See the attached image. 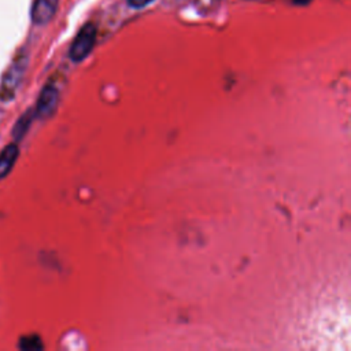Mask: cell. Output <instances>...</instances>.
I'll return each instance as SVG.
<instances>
[{
    "instance_id": "obj_2",
    "label": "cell",
    "mask_w": 351,
    "mask_h": 351,
    "mask_svg": "<svg viewBox=\"0 0 351 351\" xmlns=\"http://www.w3.org/2000/svg\"><path fill=\"white\" fill-rule=\"evenodd\" d=\"M25 69H26V56L19 55L18 58H15V60L12 62V64L8 67L7 73L4 74V78H3V82L0 86V99L1 100H10L14 96V93L22 80Z\"/></svg>"
},
{
    "instance_id": "obj_1",
    "label": "cell",
    "mask_w": 351,
    "mask_h": 351,
    "mask_svg": "<svg viewBox=\"0 0 351 351\" xmlns=\"http://www.w3.org/2000/svg\"><path fill=\"white\" fill-rule=\"evenodd\" d=\"M96 27L93 23L84 25L80 32L77 33L75 38L71 43L70 47V58L74 62L84 60L92 51L95 43H96Z\"/></svg>"
},
{
    "instance_id": "obj_4",
    "label": "cell",
    "mask_w": 351,
    "mask_h": 351,
    "mask_svg": "<svg viewBox=\"0 0 351 351\" xmlns=\"http://www.w3.org/2000/svg\"><path fill=\"white\" fill-rule=\"evenodd\" d=\"M59 0H34L32 7V19L37 25H45L48 23L56 10H58Z\"/></svg>"
},
{
    "instance_id": "obj_3",
    "label": "cell",
    "mask_w": 351,
    "mask_h": 351,
    "mask_svg": "<svg viewBox=\"0 0 351 351\" xmlns=\"http://www.w3.org/2000/svg\"><path fill=\"white\" fill-rule=\"evenodd\" d=\"M59 101V89L53 82H48L40 92L37 106H36V115L41 119H45L52 115Z\"/></svg>"
},
{
    "instance_id": "obj_6",
    "label": "cell",
    "mask_w": 351,
    "mask_h": 351,
    "mask_svg": "<svg viewBox=\"0 0 351 351\" xmlns=\"http://www.w3.org/2000/svg\"><path fill=\"white\" fill-rule=\"evenodd\" d=\"M32 118H33V112L32 111L26 112L23 117L19 118V121L16 122V125L14 128V133H12L16 140L21 138L27 132V129L30 126V122H32Z\"/></svg>"
},
{
    "instance_id": "obj_8",
    "label": "cell",
    "mask_w": 351,
    "mask_h": 351,
    "mask_svg": "<svg viewBox=\"0 0 351 351\" xmlns=\"http://www.w3.org/2000/svg\"><path fill=\"white\" fill-rule=\"evenodd\" d=\"M151 1H154V0H128V4L133 8H143L147 4H149Z\"/></svg>"
},
{
    "instance_id": "obj_9",
    "label": "cell",
    "mask_w": 351,
    "mask_h": 351,
    "mask_svg": "<svg viewBox=\"0 0 351 351\" xmlns=\"http://www.w3.org/2000/svg\"><path fill=\"white\" fill-rule=\"evenodd\" d=\"M296 4H299V5H306V4H308L311 0H293Z\"/></svg>"
},
{
    "instance_id": "obj_7",
    "label": "cell",
    "mask_w": 351,
    "mask_h": 351,
    "mask_svg": "<svg viewBox=\"0 0 351 351\" xmlns=\"http://www.w3.org/2000/svg\"><path fill=\"white\" fill-rule=\"evenodd\" d=\"M21 348L23 350H38L43 348V344L37 336H29L21 340Z\"/></svg>"
},
{
    "instance_id": "obj_5",
    "label": "cell",
    "mask_w": 351,
    "mask_h": 351,
    "mask_svg": "<svg viewBox=\"0 0 351 351\" xmlns=\"http://www.w3.org/2000/svg\"><path fill=\"white\" fill-rule=\"evenodd\" d=\"M18 154H19L18 145L14 143L8 144L5 148L1 149V152H0V180L4 178L11 171L15 160L18 159Z\"/></svg>"
}]
</instances>
